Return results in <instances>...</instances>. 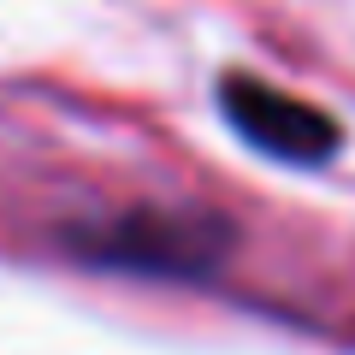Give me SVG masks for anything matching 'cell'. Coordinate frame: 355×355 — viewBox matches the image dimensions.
<instances>
[{
  "mask_svg": "<svg viewBox=\"0 0 355 355\" xmlns=\"http://www.w3.org/2000/svg\"><path fill=\"white\" fill-rule=\"evenodd\" d=\"M237 219L207 202H130L113 214H83L53 231V249L89 272L160 284H207L237 254Z\"/></svg>",
  "mask_w": 355,
  "mask_h": 355,
  "instance_id": "obj_1",
  "label": "cell"
},
{
  "mask_svg": "<svg viewBox=\"0 0 355 355\" xmlns=\"http://www.w3.org/2000/svg\"><path fill=\"white\" fill-rule=\"evenodd\" d=\"M214 107L231 125V137H243V148L266 154V160H279V166L320 172V166H331L343 154V125L326 113V107L302 101V95L266 83V77L243 71V65L219 71Z\"/></svg>",
  "mask_w": 355,
  "mask_h": 355,
  "instance_id": "obj_2",
  "label": "cell"
}]
</instances>
